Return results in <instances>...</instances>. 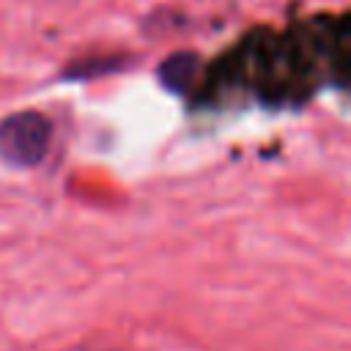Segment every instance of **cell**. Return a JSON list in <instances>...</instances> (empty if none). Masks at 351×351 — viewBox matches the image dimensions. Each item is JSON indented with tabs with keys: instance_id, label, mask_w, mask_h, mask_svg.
<instances>
[{
	"instance_id": "obj_2",
	"label": "cell",
	"mask_w": 351,
	"mask_h": 351,
	"mask_svg": "<svg viewBox=\"0 0 351 351\" xmlns=\"http://www.w3.org/2000/svg\"><path fill=\"white\" fill-rule=\"evenodd\" d=\"M52 140V121L36 110H19L0 121V156L11 167H36Z\"/></svg>"
},
{
	"instance_id": "obj_1",
	"label": "cell",
	"mask_w": 351,
	"mask_h": 351,
	"mask_svg": "<svg viewBox=\"0 0 351 351\" xmlns=\"http://www.w3.org/2000/svg\"><path fill=\"white\" fill-rule=\"evenodd\" d=\"M348 16H315L285 33L252 30L200 82L206 93L252 90L266 104L304 101L324 85H346Z\"/></svg>"
},
{
	"instance_id": "obj_3",
	"label": "cell",
	"mask_w": 351,
	"mask_h": 351,
	"mask_svg": "<svg viewBox=\"0 0 351 351\" xmlns=\"http://www.w3.org/2000/svg\"><path fill=\"white\" fill-rule=\"evenodd\" d=\"M159 82L173 93H192L200 85V60L195 52H173L159 66Z\"/></svg>"
}]
</instances>
